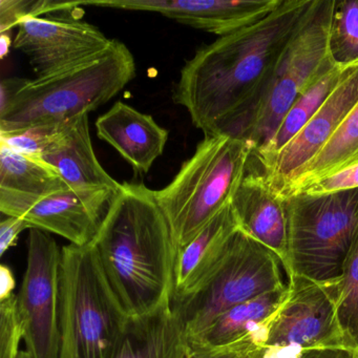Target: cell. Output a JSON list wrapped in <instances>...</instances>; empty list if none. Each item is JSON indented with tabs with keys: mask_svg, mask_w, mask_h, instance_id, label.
<instances>
[{
	"mask_svg": "<svg viewBox=\"0 0 358 358\" xmlns=\"http://www.w3.org/2000/svg\"><path fill=\"white\" fill-rule=\"evenodd\" d=\"M313 0H282L255 24L196 52L180 72L173 101L204 136L236 138L282 50Z\"/></svg>",
	"mask_w": 358,
	"mask_h": 358,
	"instance_id": "cell-1",
	"label": "cell"
},
{
	"mask_svg": "<svg viewBox=\"0 0 358 358\" xmlns=\"http://www.w3.org/2000/svg\"><path fill=\"white\" fill-rule=\"evenodd\" d=\"M91 245L129 318L171 303L177 247L154 190L122 183Z\"/></svg>",
	"mask_w": 358,
	"mask_h": 358,
	"instance_id": "cell-2",
	"label": "cell"
},
{
	"mask_svg": "<svg viewBox=\"0 0 358 358\" xmlns=\"http://www.w3.org/2000/svg\"><path fill=\"white\" fill-rule=\"evenodd\" d=\"M136 77L129 48L112 39L108 49L79 66L33 80L24 79L0 110V133L56 124L97 110Z\"/></svg>",
	"mask_w": 358,
	"mask_h": 358,
	"instance_id": "cell-3",
	"label": "cell"
},
{
	"mask_svg": "<svg viewBox=\"0 0 358 358\" xmlns=\"http://www.w3.org/2000/svg\"><path fill=\"white\" fill-rule=\"evenodd\" d=\"M253 150L244 140L204 136L173 181L155 198L171 226L177 251L231 204Z\"/></svg>",
	"mask_w": 358,
	"mask_h": 358,
	"instance_id": "cell-4",
	"label": "cell"
},
{
	"mask_svg": "<svg viewBox=\"0 0 358 358\" xmlns=\"http://www.w3.org/2000/svg\"><path fill=\"white\" fill-rule=\"evenodd\" d=\"M127 322L92 245L62 247L60 358H113Z\"/></svg>",
	"mask_w": 358,
	"mask_h": 358,
	"instance_id": "cell-5",
	"label": "cell"
},
{
	"mask_svg": "<svg viewBox=\"0 0 358 358\" xmlns=\"http://www.w3.org/2000/svg\"><path fill=\"white\" fill-rule=\"evenodd\" d=\"M336 0H313L243 120L236 139L250 144L253 152L265 148L293 102L331 64V24Z\"/></svg>",
	"mask_w": 358,
	"mask_h": 358,
	"instance_id": "cell-6",
	"label": "cell"
},
{
	"mask_svg": "<svg viewBox=\"0 0 358 358\" xmlns=\"http://www.w3.org/2000/svg\"><path fill=\"white\" fill-rule=\"evenodd\" d=\"M285 201L287 278L297 275L322 286H336L358 225V189L295 194Z\"/></svg>",
	"mask_w": 358,
	"mask_h": 358,
	"instance_id": "cell-7",
	"label": "cell"
},
{
	"mask_svg": "<svg viewBox=\"0 0 358 358\" xmlns=\"http://www.w3.org/2000/svg\"><path fill=\"white\" fill-rule=\"evenodd\" d=\"M282 267L271 250L238 228L227 257L215 275L198 292L173 301L188 341L198 338L231 308L286 287Z\"/></svg>",
	"mask_w": 358,
	"mask_h": 358,
	"instance_id": "cell-8",
	"label": "cell"
},
{
	"mask_svg": "<svg viewBox=\"0 0 358 358\" xmlns=\"http://www.w3.org/2000/svg\"><path fill=\"white\" fill-rule=\"evenodd\" d=\"M62 248L49 232L31 228L27 268L17 294L26 351L32 358H60V269Z\"/></svg>",
	"mask_w": 358,
	"mask_h": 358,
	"instance_id": "cell-9",
	"label": "cell"
},
{
	"mask_svg": "<svg viewBox=\"0 0 358 358\" xmlns=\"http://www.w3.org/2000/svg\"><path fill=\"white\" fill-rule=\"evenodd\" d=\"M263 348V358H301L311 350L345 348L336 318L335 287L301 276L288 278Z\"/></svg>",
	"mask_w": 358,
	"mask_h": 358,
	"instance_id": "cell-10",
	"label": "cell"
},
{
	"mask_svg": "<svg viewBox=\"0 0 358 358\" xmlns=\"http://www.w3.org/2000/svg\"><path fill=\"white\" fill-rule=\"evenodd\" d=\"M119 190L69 189L43 196L0 189V211L22 217L31 227L57 234L70 244L87 246L99 231Z\"/></svg>",
	"mask_w": 358,
	"mask_h": 358,
	"instance_id": "cell-11",
	"label": "cell"
},
{
	"mask_svg": "<svg viewBox=\"0 0 358 358\" xmlns=\"http://www.w3.org/2000/svg\"><path fill=\"white\" fill-rule=\"evenodd\" d=\"M17 28L13 48L29 58L36 78L79 66L112 43L99 29L71 13L27 18Z\"/></svg>",
	"mask_w": 358,
	"mask_h": 358,
	"instance_id": "cell-12",
	"label": "cell"
},
{
	"mask_svg": "<svg viewBox=\"0 0 358 358\" xmlns=\"http://www.w3.org/2000/svg\"><path fill=\"white\" fill-rule=\"evenodd\" d=\"M282 0H90L79 5L159 13L219 37L265 18Z\"/></svg>",
	"mask_w": 358,
	"mask_h": 358,
	"instance_id": "cell-13",
	"label": "cell"
},
{
	"mask_svg": "<svg viewBox=\"0 0 358 358\" xmlns=\"http://www.w3.org/2000/svg\"><path fill=\"white\" fill-rule=\"evenodd\" d=\"M358 102V62L352 64L322 108L303 129L273 156L259 163L261 173L278 194L291 177L329 141Z\"/></svg>",
	"mask_w": 358,
	"mask_h": 358,
	"instance_id": "cell-14",
	"label": "cell"
},
{
	"mask_svg": "<svg viewBox=\"0 0 358 358\" xmlns=\"http://www.w3.org/2000/svg\"><path fill=\"white\" fill-rule=\"evenodd\" d=\"M238 228L271 250L288 268L286 201L257 171H247L231 201Z\"/></svg>",
	"mask_w": 358,
	"mask_h": 358,
	"instance_id": "cell-15",
	"label": "cell"
},
{
	"mask_svg": "<svg viewBox=\"0 0 358 358\" xmlns=\"http://www.w3.org/2000/svg\"><path fill=\"white\" fill-rule=\"evenodd\" d=\"M41 160L55 169L72 189L110 188L122 184L113 179L98 161L90 135L89 115L58 123Z\"/></svg>",
	"mask_w": 358,
	"mask_h": 358,
	"instance_id": "cell-16",
	"label": "cell"
},
{
	"mask_svg": "<svg viewBox=\"0 0 358 358\" xmlns=\"http://www.w3.org/2000/svg\"><path fill=\"white\" fill-rule=\"evenodd\" d=\"M238 230V222L229 204L196 238L177 251L173 301L186 299L207 284L227 257Z\"/></svg>",
	"mask_w": 358,
	"mask_h": 358,
	"instance_id": "cell-17",
	"label": "cell"
},
{
	"mask_svg": "<svg viewBox=\"0 0 358 358\" xmlns=\"http://www.w3.org/2000/svg\"><path fill=\"white\" fill-rule=\"evenodd\" d=\"M99 139L115 148L136 173H148L162 156L169 131L150 115L118 101L96 121Z\"/></svg>",
	"mask_w": 358,
	"mask_h": 358,
	"instance_id": "cell-18",
	"label": "cell"
},
{
	"mask_svg": "<svg viewBox=\"0 0 358 358\" xmlns=\"http://www.w3.org/2000/svg\"><path fill=\"white\" fill-rule=\"evenodd\" d=\"M189 341L173 301L162 309L129 318L113 358H185Z\"/></svg>",
	"mask_w": 358,
	"mask_h": 358,
	"instance_id": "cell-19",
	"label": "cell"
},
{
	"mask_svg": "<svg viewBox=\"0 0 358 358\" xmlns=\"http://www.w3.org/2000/svg\"><path fill=\"white\" fill-rule=\"evenodd\" d=\"M287 294L288 285L231 308L189 345L217 347L245 341L264 348L274 315Z\"/></svg>",
	"mask_w": 358,
	"mask_h": 358,
	"instance_id": "cell-20",
	"label": "cell"
},
{
	"mask_svg": "<svg viewBox=\"0 0 358 358\" xmlns=\"http://www.w3.org/2000/svg\"><path fill=\"white\" fill-rule=\"evenodd\" d=\"M358 163V102L322 150L278 192L282 199Z\"/></svg>",
	"mask_w": 358,
	"mask_h": 358,
	"instance_id": "cell-21",
	"label": "cell"
},
{
	"mask_svg": "<svg viewBox=\"0 0 358 358\" xmlns=\"http://www.w3.org/2000/svg\"><path fill=\"white\" fill-rule=\"evenodd\" d=\"M352 64L334 62L311 85H308L285 115L269 143L257 152H252L251 157L257 158V162H262L282 150L313 118Z\"/></svg>",
	"mask_w": 358,
	"mask_h": 358,
	"instance_id": "cell-22",
	"label": "cell"
},
{
	"mask_svg": "<svg viewBox=\"0 0 358 358\" xmlns=\"http://www.w3.org/2000/svg\"><path fill=\"white\" fill-rule=\"evenodd\" d=\"M69 188L47 163L20 154L0 142V189L43 196Z\"/></svg>",
	"mask_w": 358,
	"mask_h": 358,
	"instance_id": "cell-23",
	"label": "cell"
},
{
	"mask_svg": "<svg viewBox=\"0 0 358 358\" xmlns=\"http://www.w3.org/2000/svg\"><path fill=\"white\" fill-rule=\"evenodd\" d=\"M335 294L337 322L345 347L358 351V225Z\"/></svg>",
	"mask_w": 358,
	"mask_h": 358,
	"instance_id": "cell-24",
	"label": "cell"
},
{
	"mask_svg": "<svg viewBox=\"0 0 358 358\" xmlns=\"http://www.w3.org/2000/svg\"><path fill=\"white\" fill-rule=\"evenodd\" d=\"M330 50L337 64L358 62V0H336L331 24Z\"/></svg>",
	"mask_w": 358,
	"mask_h": 358,
	"instance_id": "cell-25",
	"label": "cell"
},
{
	"mask_svg": "<svg viewBox=\"0 0 358 358\" xmlns=\"http://www.w3.org/2000/svg\"><path fill=\"white\" fill-rule=\"evenodd\" d=\"M80 9L78 1L0 0V34L10 32L27 18L41 17L53 13H72Z\"/></svg>",
	"mask_w": 358,
	"mask_h": 358,
	"instance_id": "cell-26",
	"label": "cell"
},
{
	"mask_svg": "<svg viewBox=\"0 0 358 358\" xmlns=\"http://www.w3.org/2000/svg\"><path fill=\"white\" fill-rule=\"evenodd\" d=\"M57 125L58 123L38 125L9 133H0V142L20 154L41 159L43 150L54 137Z\"/></svg>",
	"mask_w": 358,
	"mask_h": 358,
	"instance_id": "cell-27",
	"label": "cell"
},
{
	"mask_svg": "<svg viewBox=\"0 0 358 358\" xmlns=\"http://www.w3.org/2000/svg\"><path fill=\"white\" fill-rule=\"evenodd\" d=\"M24 339L17 312V294L0 301V358L20 357V341Z\"/></svg>",
	"mask_w": 358,
	"mask_h": 358,
	"instance_id": "cell-28",
	"label": "cell"
},
{
	"mask_svg": "<svg viewBox=\"0 0 358 358\" xmlns=\"http://www.w3.org/2000/svg\"><path fill=\"white\" fill-rule=\"evenodd\" d=\"M354 189H358V163L328 176L291 196H295V194L320 196V194H335V192Z\"/></svg>",
	"mask_w": 358,
	"mask_h": 358,
	"instance_id": "cell-29",
	"label": "cell"
},
{
	"mask_svg": "<svg viewBox=\"0 0 358 358\" xmlns=\"http://www.w3.org/2000/svg\"><path fill=\"white\" fill-rule=\"evenodd\" d=\"M185 358H263V348L245 341L217 347L189 345Z\"/></svg>",
	"mask_w": 358,
	"mask_h": 358,
	"instance_id": "cell-30",
	"label": "cell"
},
{
	"mask_svg": "<svg viewBox=\"0 0 358 358\" xmlns=\"http://www.w3.org/2000/svg\"><path fill=\"white\" fill-rule=\"evenodd\" d=\"M0 223V257L17 245L18 238L24 230H30L31 225L22 217L5 215Z\"/></svg>",
	"mask_w": 358,
	"mask_h": 358,
	"instance_id": "cell-31",
	"label": "cell"
},
{
	"mask_svg": "<svg viewBox=\"0 0 358 358\" xmlns=\"http://www.w3.org/2000/svg\"><path fill=\"white\" fill-rule=\"evenodd\" d=\"M301 358H358V351L348 348H324L311 350Z\"/></svg>",
	"mask_w": 358,
	"mask_h": 358,
	"instance_id": "cell-32",
	"label": "cell"
},
{
	"mask_svg": "<svg viewBox=\"0 0 358 358\" xmlns=\"http://www.w3.org/2000/svg\"><path fill=\"white\" fill-rule=\"evenodd\" d=\"M15 287L16 280L11 268L7 265L0 266V301L15 295Z\"/></svg>",
	"mask_w": 358,
	"mask_h": 358,
	"instance_id": "cell-33",
	"label": "cell"
},
{
	"mask_svg": "<svg viewBox=\"0 0 358 358\" xmlns=\"http://www.w3.org/2000/svg\"><path fill=\"white\" fill-rule=\"evenodd\" d=\"M13 45L8 33L0 34V58L5 59L10 53V47Z\"/></svg>",
	"mask_w": 358,
	"mask_h": 358,
	"instance_id": "cell-34",
	"label": "cell"
},
{
	"mask_svg": "<svg viewBox=\"0 0 358 358\" xmlns=\"http://www.w3.org/2000/svg\"><path fill=\"white\" fill-rule=\"evenodd\" d=\"M18 358H32V356H31L27 351H22L20 352V357Z\"/></svg>",
	"mask_w": 358,
	"mask_h": 358,
	"instance_id": "cell-35",
	"label": "cell"
}]
</instances>
